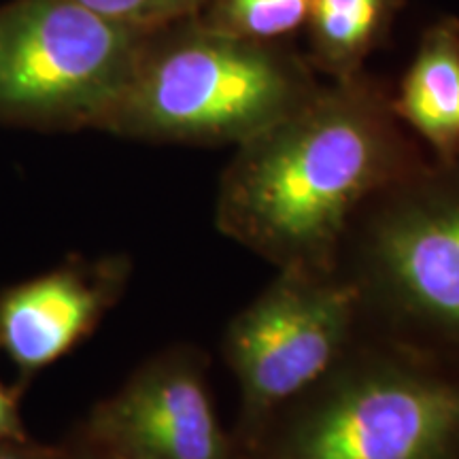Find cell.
Returning <instances> with one entry per match:
<instances>
[{
    "label": "cell",
    "mask_w": 459,
    "mask_h": 459,
    "mask_svg": "<svg viewBox=\"0 0 459 459\" xmlns=\"http://www.w3.org/2000/svg\"><path fill=\"white\" fill-rule=\"evenodd\" d=\"M313 0H211L200 15L217 30L274 45L307 26Z\"/></svg>",
    "instance_id": "obj_11"
},
{
    "label": "cell",
    "mask_w": 459,
    "mask_h": 459,
    "mask_svg": "<svg viewBox=\"0 0 459 459\" xmlns=\"http://www.w3.org/2000/svg\"><path fill=\"white\" fill-rule=\"evenodd\" d=\"M459 440V387L383 368L351 377L285 436L277 459H443Z\"/></svg>",
    "instance_id": "obj_5"
},
{
    "label": "cell",
    "mask_w": 459,
    "mask_h": 459,
    "mask_svg": "<svg viewBox=\"0 0 459 459\" xmlns=\"http://www.w3.org/2000/svg\"><path fill=\"white\" fill-rule=\"evenodd\" d=\"M28 438L15 394L0 381V440Z\"/></svg>",
    "instance_id": "obj_13"
},
{
    "label": "cell",
    "mask_w": 459,
    "mask_h": 459,
    "mask_svg": "<svg viewBox=\"0 0 459 459\" xmlns=\"http://www.w3.org/2000/svg\"><path fill=\"white\" fill-rule=\"evenodd\" d=\"M60 446H45L30 438L0 440V459H57Z\"/></svg>",
    "instance_id": "obj_14"
},
{
    "label": "cell",
    "mask_w": 459,
    "mask_h": 459,
    "mask_svg": "<svg viewBox=\"0 0 459 459\" xmlns=\"http://www.w3.org/2000/svg\"><path fill=\"white\" fill-rule=\"evenodd\" d=\"M122 260L68 262L0 294V351L28 378L66 355L122 294Z\"/></svg>",
    "instance_id": "obj_7"
},
{
    "label": "cell",
    "mask_w": 459,
    "mask_h": 459,
    "mask_svg": "<svg viewBox=\"0 0 459 459\" xmlns=\"http://www.w3.org/2000/svg\"><path fill=\"white\" fill-rule=\"evenodd\" d=\"M315 90L298 57L217 30L198 15L149 34L100 128L132 139L240 145Z\"/></svg>",
    "instance_id": "obj_2"
},
{
    "label": "cell",
    "mask_w": 459,
    "mask_h": 459,
    "mask_svg": "<svg viewBox=\"0 0 459 459\" xmlns=\"http://www.w3.org/2000/svg\"><path fill=\"white\" fill-rule=\"evenodd\" d=\"M370 254L404 311L459 334V196L395 203L372 232Z\"/></svg>",
    "instance_id": "obj_8"
},
{
    "label": "cell",
    "mask_w": 459,
    "mask_h": 459,
    "mask_svg": "<svg viewBox=\"0 0 459 459\" xmlns=\"http://www.w3.org/2000/svg\"><path fill=\"white\" fill-rule=\"evenodd\" d=\"M402 0H313L308 41L313 62L334 79L359 74L381 43Z\"/></svg>",
    "instance_id": "obj_10"
},
{
    "label": "cell",
    "mask_w": 459,
    "mask_h": 459,
    "mask_svg": "<svg viewBox=\"0 0 459 459\" xmlns=\"http://www.w3.org/2000/svg\"><path fill=\"white\" fill-rule=\"evenodd\" d=\"M57 459H113L111 455H107L105 451L99 449L96 445H91L88 438H85V445L82 449H62L60 446V455Z\"/></svg>",
    "instance_id": "obj_15"
},
{
    "label": "cell",
    "mask_w": 459,
    "mask_h": 459,
    "mask_svg": "<svg viewBox=\"0 0 459 459\" xmlns=\"http://www.w3.org/2000/svg\"><path fill=\"white\" fill-rule=\"evenodd\" d=\"M358 311V290L328 274L281 273L230 324L226 351L247 417L260 421L324 375Z\"/></svg>",
    "instance_id": "obj_4"
},
{
    "label": "cell",
    "mask_w": 459,
    "mask_h": 459,
    "mask_svg": "<svg viewBox=\"0 0 459 459\" xmlns=\"http://www.w3.org/2000/svg\"><path fill=\"white\" fill-rule=\"evenodd\" d=\"M85 438L113 459H230L204 364L186 349L147 361L100 402Z\"/></svg>",
    "instance_id": "obj_6"
},
{
    "label": "cell",
    "mask_w": 459,
    "mask_h": 459,
    "mask_svg": "<svg viewBox=\"0 0 459 459\" xmlns=\"http://www.w3.org/2000/svg\"><path fill=\"white\" fill-rule=\"evenodd\" d=\"M149 34L74 0H11L0 7V122L100 128Z\"/></svg>",
    "instance_id": "obj_3"
},
{
    "label": "cell",
    "mask_w": 459,
    "mask_h": 459,
    "mask_svg": "<svg viewBox=\"0 0 459 459\" xmlns=\"http://www.w3.org/2000/svg\"><path fill=\"white\" fill-rule=\"evenodd\" d=\"M395 117L411 126L445 162L459 153V24L445 20L423 34L402 79Z\"/></svg>",
    "instance_id": "obj_9"
},
{
    "label": "cell",
    "mask_w": 459,
    "mask_h": 459,
    "mask_svg": "<svg viewBox=\"0 0 459 459\" xmlns=\"http://www.w3.org/2000/svg\"><path fill=\"white\" fill-rule=\"evenodd\" d=\"M96 15L134 30L156 32L204 13L211 0H74Z\"/></svg>",
    "instance_id": "obj_12"
},
{
    "label": "cell",
    "mask_w": 459,
    "mask_h": 459,
    "mask_svg": "<svg viewBox=\"0 0 459 459\" xmlns=\"http://www.w3.org/2000/svg\"><path fill=\"white\" fill-rule=\"evenodd\" d=\"M412 175L392 102L355 74L240 143L223 172L217 223L281 266L328 274L353 211Z\"/></svg>",
    "instance_id": "obj_1"
}]
</instances>
